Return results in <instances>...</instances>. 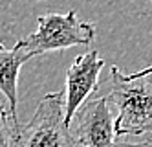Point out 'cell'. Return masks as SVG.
Wrapping results in <instances>:
<instances>
[{"instance_id": "obj_1", "label": "cell", "mask_w": 152, "mask_h": 147, "mask_svg": "<svg viewBox=\"0 0 152 147\" xmlns=\"http://www.w3.org/2000/svg\"><path fill=\"white\" fill-rule=\"evenodd\" d=\"M106 99L119 110L115 120L117 136H139L152 132V83L147 77H128L112 66Z\"/></svg>"}, {"instance_id": "obj_2", "label": "cell", "mask_w": 152, "mask_h": 147, "mask_svg": "<svg viewBox=\"0 0 152 147\" xmlns=\"http://www.w3.org/2000/svg\"><path fill=\"white\" fill-rule=\"evenodd\" d=\"M13 147H81L64 118V92L40 98L31 120L20 125Z\"/></svg>"}, {"instance_id": "obj_3", "label": "cell", "mask_w": 152, "mask_h": 147, "mask_svg": "<svg viewBox=\"0 0 152 147\" xmlns=\"http://www.w3.org/2000/svg\"><path fill=\"white\" fill-rule=\"evenodd\" d=\"M95 37V26L90 22H81L77 11H68L66 15L48 13L37 17V30L24 39L31 53L42 55L48 52L66 50L72 46H86Z\"/></svg>"}, {"instance_id": "obj_4", "label": "cell", "mask_w": 152, "mask_h": 147, "mask_svg": "<svg viewBox=\"0 0 152 147\" xmlns=\"http://www.w3.org/2000/svg\"><path fill=\"white\" fill-rule=\"evenodd\" d=\"M106 96L84 101L75 112L73 136L81 147H115V121L110 114Z\"/></svg>"}, {"instance_id": "obj_5", "label": "cell", "mask_w": 152, "mask_h": 147, "mask_svg": "<svg viewBox=\"0 0 152 147\" xmlns=\"http://www.w3.org/2000/svg\"><path fill=\"white\" fill-rule=\"evenodd\" d=\"M104 61L99 57L97 50H90L79 55L66 72V90H64V118L72 125L75 112L81 109L94 90L99 85V74Z\"/></svg>"}, {"instance_id": "obj_6", "label": "cell", "mask_w": 152, "mask_h": 147, "mask_svg": "<svg viewBox=\"0 0 152 147\" xmlns=\"http://www.w3.org/2000/svg\"><path fill=\"white\" fill-rule=\"evenodd\" d=\"M31 57H35L31 50L26 46L24 39L18 41L11 50H7L2 42H0V94H4V98L9 103V114H11L13 125H15V138L20 131V123H18V98H17V79L20 66Z\"/></svg>"}, {"instance_id": "obj_7", "label": "cell", "mask_w": 152, "mask_h": 147, "mask_svg": "<svg viewBox=\"0 0 152 147\" xmlns=\"http://www.w3.org/2000/svg\"><path fill=\"white\" fill-rule=\"evenodd\" d=\"M15 143V125L11 114L6 110L0 99V147H13Z\"/></svg>"}, {"instance_id": "obj_8", "label": "cell", "mask_w": 152, "mask_h": 147, "mask_svg": "<svg viewBox=\"0 0 152 147\" xmlns=\"http://www.w3.org/2000/svg\"><path fill=\"white\" fill-rule=\"evenodd\" d=\"M115 147H152V136L148 140L136 142V143H130V142H115Z\"/></svg>"}, {"instance_id": "obj_9", "label": "cell", "mask_w": 152, "mask_h": 147, "mask_svg": "<svg viewBox=\"0 0 152 147\" xmlns=\"http://www.w3.org/2000/svg\"><path fill=\"white\" fill-rule=\"evenodd\" d=\"M148 75H152V64L147 66V68H143V70H139V72H136V74H132V75H128V77L136 79V77H148Z\"/></svg>"}]
</instances>
